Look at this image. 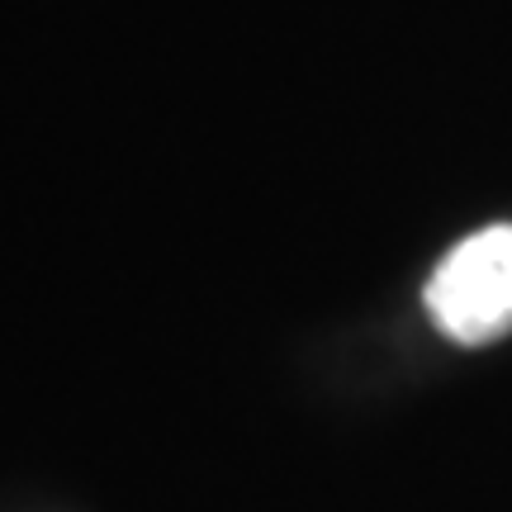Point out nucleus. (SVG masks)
<instances>
[{
	"label": "nucleus",
	"mask_w": 512,
	"mask_h": 512,
	"mask_svg": "<svg viewBox=\"0 0 512 512\" xmlns=\"http://www.w3.org/2000/svg\"><path fill=\"white\" fill-rule=\"evenodd\" d=\"M422 304L451 342L484 347L512 332V223H489L441 256Z\"/></svg>",
	"instance_id": "obj_1"
}]
</instances>
